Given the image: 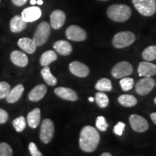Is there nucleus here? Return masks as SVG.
Segmentation results:
<instances>
[{
    "instance_id": "1",
    "label": "nucleus",
    "mask_w": 156,
    "mask_h": 156,
    "mask_svg": "<svg viewBox=\"0 0 156 156\" xmlns=\"http://www.w3.org/2000/svg\"><path fill=\"white\" fill-rule=\"evenodd\" d=\"M100 142V134L96 129L86 126L81 130L80 135V147L84 152L91 153L95 151Z\"/></svg>"
},
{
    "instance_id": "2",
    "label": "nucleus",
    "mask_w": 156,
    "mask_h": 156,
    "mask_svg": "<svg viewBox=\"0 0 156 156\" xmlns=\"http://www.w3.org/2000/svg\"><path fill=\"white\" fill-rule=\"evenodd\" d=\"M107 15L109 18L115 22H125L132 15L130 7L125 5H114L107 9Z\"/></svg>"
},
{
    "instance_id": "3",
    "label": "nucleus",
    "mask_w": 156,
    "mask_h": 156,
    "mask_svg": "<svg viewBox=\"0 0 156 156\" xmlns=\"http://www.w3.org/2000/svg\"><path fill=\"white\" fill-rule=\"evenodd\" d=\"M132 3L143 16H152L156 12V0H132Z\"/></svg>"
},
{
    "instance_id": "4",
    "label": "nucleus",
    "mask_w": 156,
    "mask_h": 156,
    "mask_svg": "<svg viewBox=\"0 0 156 156\" xmlns=\"http://www.w3.org/2000/svg\"><path fill=\"white\" fill-rule=\"evenodd\" d=\"M135 41L134 34L129 31H123L115 35L113 38V46L116 48H125L132 45Z\"/></svg>"
},
{
    "instance_id": "5",
    "label": "nucleus",
    "mask_w": 156,
    "mask_h": 156,
    "mask_svg": "<svg viewBox=\"0 0 156 156\" xmlns=\"http://www.w3.org/2000/svg\"><path fill=\"white\" fill-rule=\"evenodd\" d=\"M51 33V25L47 22H42L37 27L34 38L35 44L37 46L44 45L48 41Z\"/></svg>"
},
{
    "instance_id": "6",
    "label": "nucleus",
    "mask_w": 156,
    "mask_h": 156,
    "mask_svg": "<svg viewBox=\"0 0 156 156\" xmlns=\"http://www.w3.org/2000/svg\"><path fill=\"white\" fill-rule=\"evenodd\" d=\"M54 134V123L49 119H46L42 122L40 131V139L45 144H48L53 139Z\"/></svg>"
},
{
    "instance_id": "7",
    "label": "nucleus",
    "mask_w": 156,
    "mask_h": 156,
    "mask_svg": "<svg viewBox=\"0 0 156 156\" xmlns=\"http://www.w3.org/2000/svg\"><path fill=\"white\" fill-rule=\"evenodd\" d=\"M133 72L132 65L128 62H121L116 64L112 70V75L114 77L123 78L132 75Z\"/></svg>"
},
{
    "instance_id": "8",
    "label": "nucleus",
    "mask_w": 156,
    "mask_h": 156,
    "mask_svg": "<svg viewBox=\"0 0 156 156\" xmlns=\"http://www.w3.org/2000/svg\"><path fill=\"white\" fill-rule=\"evenodd\" d=\"M66 36L73 41H83L87 38V34L83 28L77 25H70L66 30Z\"/></svg>"
},
{
    "instance_id": "9",
    "label": "nucleus",
    "mask_w": 156,
    "mask_h": 156,
    "mask_svg": "<svg viewBox=\"0 0 156 156\" xmlns=\"http://www.w3.org/2000/svg\"><path fill=\"white\" fill-rule=\"evenodd\" d=\"M155 85V80L153 78L145 77L136 84V92L139 95H145L151 92Z\"/></svg>"
},
{
    "instance_id": "10",
    "label": "nucleus",
    "mask_w": 156,
    "mask_h": 156,
    "mask_svg": "<svg viewBox=\"0 0 156 156\" xmlns=\"http://www.w3.org/2000/svg\"><path fill=\"white\" fill-rule=\"evenodd\" d=\"M129 123L132 129L136 132H144L147 131L149 128L147 120L139 115H131L129 117Z\"/></svg>"
},
{
    "instance_id": "11",
    "label": "nucleus",
    "mask_w": 156,
    "mask_h": 156,
    "mask_svg": "<svg viewBox=\"0 0 156 156\" xmlns=\"http://www.w3.org/2000/svg\"><path fill=\"white\" fill-rule=\"evenodd\" d=\"M42 12L38 7H30L23 9L21 17L26 23H32L41 17Z\"/></svg>"
},
{
    "instance_id": "12",
    "label": "nucleus",
    "mask_w": 156,
    "mask_h": 156,
    "mask_svg": "<svg viewBox=\"0 0 156 156\" xmlns=\"http://www.w3.org/2000/svg\"><path fill=\"white\" fill-rule=\"evenodd\" d=\"M69 68L71 73L78 77H85L90 73L89 68L85 64L77 61L70 63Z\"/></svg>"
},
{
    "instance_id": "13",
    "label": "nucleus",
    "mask_w": 156,
    "mask_h": 156,
    "mask_svg": "<svg viewBox=\"0 0 156 156\" xmlns=\"http://www.w3.org/2000/svg\"><path fill=\"white\" fill-rule=\"evenodd\" d=\"M65 20L66 15L63 11L59 10V9L54 10L50 16L51 26L55 30H58L63 26L65 23Z\"/></svg>"
},
{
    "instance_id": "14",
    "label": "nucleus",
    "mask_w": 156,
    "mask_h": 156,
    "mask_svg": "<svg viewBox=\"0 0 156 156\" xmlns=\"http://www.w3.org/2000/svg\"><path fill=\"white\" fill-rule=\"evenodd\" d=\"M55 94L64 100L69 101H76L78 99L77 93L73 89L68 87H59L55 89L54 90Z\"/></svg>"
},
{
    "instance_id": "15",
    "label": "nucleus",
    "mask_w": 156,
    "mask_h": 156,
    "mask_svg": "<svg viewBox=\"0 0 156 156\" xmlns=\"http://www.w3.org/2000/svg\"><path fill=\"white\" fill-rule=\"evenodd\" d=\"M137 71L140 76L151 77L156 74V65L148 62H142L139 64Z\"/></svg>"
},
{
    "instance_id": "16",
    "label": "nucleus",
    "mask_w": 156,
    "mask_h": 156,
    "mask_svg": "<svg viewBox=\"0 0 156 156\" xmlns=\"http://www.w3.org/2000/svg\"><path fill=\"white\" fill-rule=\"evenodd\" d=\"M47 93V87L45 85L41 84L34 87L28 94L29 100L33 102L41 101Z\"/></svg>"
},
{
    "instance_id": "17",
    "label": "nucleus",
    "mask_w": 156,
    "mask_h": 156,
    "mask_svg": "<svg viewBox=\"0 0 156 156\" xmlns=\"http://www.w3.org/2000/svg\"><path fill=\"white\" fill-rule=\"evenodd\" d=\"M11 61L15 65L20 67H25L28 64V58L25 54L20 51H14L10 54Z\"/></svg>"
},
{
    "instance_id": "18",
    "label": "nucleus",
    "mask_w": 156,
    "mask_h": 156,
    "mask_svg": "<svg viewBox=\"0 0 156 156\" xmlns=\"http://www.w3.org/2000/svg\"><path fill=\"white\" fill-rule=\"evenodd\" d=\"M17 45L23 51L30 54H34L36 51L37 47L34 41L29 38H22L19 39Z\"/></svg>"
},
{
    "instance_id": "19",
    "label": "nucleus",
    "mask_w": 156,
    "mask_h": 156,
    "mask_svg": "<svg viewBox=\"0 0 156 156\" xmlns=\"http://www.w3.org/2000/svg\"><path fill=\"white\" fill-rule=\"evenodd\" d=\"M54 48L56 52L62 56H68L73 51L71 44L67 41L60 40L54 43Z\"/></svg>"
},
{
    "instance_id": "20",
    "label": "nucleus",
    "mask_w": 156,
    "mask_h": 156,
    "mask_svg": "<svg viewBox=\"0 0 156 156\" xmlns=\"http://www.w3.org/2000/svg\"><path fill=\"white\" fill-rule=\"evenodd\" d=\"M24 92V87L23 85L20 84L12 89L10 90L8 95L6 98V100L9 103H15L18 101Z\"/></svg>"
},
{
    "instance_id": "21",
    "label": "nucleus",
    "mask_w": 156,
    "mask_h": 156,
    "mask_svg": "<svg viewBox=\"0 0 156 156\" xmlns=\"http://www.w3.org/2000/svg\"><path fill=\"white\" fill-rule=\"evenodd\" d=\"M9 27H10V30L12 33H20L26 28L27 23L23 20L21 16L15 15L11 20Z\"/></svg>"
},
{
    "instance_id": "22",
    "label": "nucleus",
    "mask_w": 156,
    "mask_h": 156,
    "mask_svg": "<svg viewBox=\"0 0 156 156\" xmlns=\"http://www.w3.org/2000/svg\"><path fill=\"white\" fill-rule=\"evenodd\" d=\"M41 121V110L38 108L34 109L27 116V122L30 127L35 129L39 125Z\"/></svg>"
},
{
    "instance_id": "23",
    "label": "nucleus",
    "mask_w": 156,
    "mask_h": 156,
    "mask_svg": "<svg viewBox=\"0 0 156 156\" xmlns=\"http://www.w3.org/2000/svg\"><path fill=\"white\" fill-rule=\"evenodd\" d=\"M57 59V55L56 52L52 50H48L45 51L41 56L40 63L43 67H47L51 63Z\"/></svg>"
},
{
    "instance_id": "24",
    "label": "nucleus",
    "mask_w": 156,
    "mask_h": 156,
    "mask_svg": "<svg viewBox=\"0 0 156 156\" xmlns=\"http://www.w3.org/2000/svg\"><path fill=\"white\" fill-rule=\"evenodd\" d=\"M41 74L43 78L48 84V85L51 86H54L57 84V80L54 76L52 75L50 71V68L48 67H44L41 71Z\"/></svg>"
},
{
    "instance_id": "25",
    "label": "nucleus",
    "mask_w": 156,
    "mask_h": 156,
    "mask_svg": "<svg viewBox=\"0 0 156 156\" xmlns=\"http://www.w3.org/2000/svg\"><path fill=\"white\" fill-rule=\"evenodd\" d=\"M95 87L100 92H108L112 90V82L107 78H102L97 82Z\"/></svg>"
},
{
    "instance_id": "26",
    "label": "nucleus",
    "mask_w": 156,
    "mask_h": 156,
    "mask_svg": "<svg viewBox=\"0 0 156 156\" xmlns=\"http://www.w3.org/2000/svg\"><path fill=\"white\" fill-rule=\"evenodd\" d=\"M119 103L123 106L132 107L135 106L137 103L136 98L132 95H122L118 98Z\"/></svg>"
},
{
    "instance_id": "27",
    "label": "nucleus",
    "mask_w": 156,
    "mask_h": 156,
    "mask_svg": "<svg viewBox=\"0 0 156 156\" xmlns=\"http://www.w3.org/2000/svg\"><path fill=\"white\" fill-rule=\"evenodd\" d=\"M142 56L146 62L156 59V46H151L146 48L142 54Z\"/></svg>"
},
{
    "instance_id": "28",
    "label": "nucleus",
    "mask_w": 156,
    "mask_h": 156,
    "mask_svg": "<svg viewBox=\"0 0 156 156\" xmlns=\"http://www.w3.org/2000/svg\"><path fill=\"white\" fill-rule=\"evenodd\" d=\"M95 101L101 108H106L108 105L109 100L107 95L103 92H98L95 95Z\"/></svg>"
},
{
    "instance_id": "29",
    "label": "nucleus",
    "mask_w": 156,
    "mask_h": 156,
    "mask_svg": "<svg viewBox=\"0 0 156 156\" xmlns=\"http://www.w3.org/2000/svg\"><path fill=\"white\" fill-rule=\"evenodd\" d=\"M12 125L17 132H22L26 126V122L25 117L19 116L13 120Z\"/></svg>"
},
{
    "instance_id": "30",
    "label": "nucleus",
    "mask_w": 156,
    "mask_h": 156,
    "mask_svg": "<svg viewBox=\"0 0 156 156\" xmlns=\"http://www.w3.org/2000/svg\"><path fill=\"white\" fill-rule=\"evenodd\" d=\"M120 85L122 89L124 91H129L130 90H132V87L134 86V80L132 78L130 77H123L121 80L120 82Z\"/></svg>"
},
{
    "instance_id": "31",
    "label": "nucleus",
    "mask_w": 156,
    "mask_h": 156,
    "mask_svg": "<svg viewBox=\"0 0 156 156\" xmlns=\"http://www.w3.org/2000/svg\"><path fill=\"white\" fill-rule=\"evenodd\" d=\"M95 126H96L98 129L101 132H106L107 128L108 127V124L106 119L102 116L97 117L96 121H95Z\"/></svg>"
},
{
    "instance_id": "32",
    "label": "nucleus",
    "mask_w": 156,
    "mask_h": 156,
    "mask_svg": "<svg viewBox=\"0 0 156 156\" xmlns=\"http://www.w3.org/2000/svg\"><path fill=\"white\" fill-rule=\"evenodd\" d=\"M11 87L6 82H0V99H4L8 95Z\"/></svg>"
},
{
    "instance_id": "33",
    "label": "nucleus",
    "mask_w": 156,
    "mask_h": 156,
    "mask_svg": "<svg viewBox=\"0 0 156 156\" xmlns=\"http://www.w3.org/2000/svg\"><path fill=\"white\" fill-rule=\"evenodd\" d=\"M0 156H12V149L6 142L0 143Z\"/></svg>"
},
{
    "instance_id": "34",
    "label": "nucleus",
    "mask_w": 156,
    "mask_h": 156,
    "mask_svg": "<svg viewBox=\"0 0 156 156\" xmlns=\"http://www.w3.org/2000/svg\"><path fill=\"white\" fill-rule=\"evenodd\" d=\"M28 149L32 156H43L42 153L38 151V147L34 142H30L28 145Z\"/></svg>"
},
{
    "instance_id": "35",
    "label": "nucleus",
    "mask_w": 156,
    "mask_h": 156,
    "mask_svg": "<svg viewBox=\"0 0 156 156\" xmlns=\"http://www.w3.org/2000/svg\"><path fill=\"white\" fill-rule=\"evenodd\" d=\"M124 127H125V124L124 122H119L114 128V132L117 135L122 136L123 134V132L124 130Z\"/></svg>"
},
{
    "instance_id": "36",
    "label": "nucleus",
    "mask_w": 156,
    "mask_h": 156,
    "mask_svg": "<svg viewBox=\"0 0 156 156\" xmlns=\"http://www.w3.org/2000/svg\"><path fill=\"white\" fill-rule=\"evenodd\" d=\"M8 114L2 108H0V124H5L8 120Z\"/></svg>"
},
{
    "instance_id": "37",
    "label": "nucleus",
    "mask_w": 156,
    "mask_h": 156,
    "mask_svg": "<svg viewBox=\"0 0 156 156\" xmlns=\"http://www.w3.org/2000/svg\"><path fill=\"white\" fill-rule=\"evenodd\" d=\"M12 3L15 5L20 7V6H23L25 5L27 3V2H28V0H12Z\"/></svg>"
},
{
    "instance_id": "38",
    "label": "nucleus",
    "mask_w": 156,
    "mask_h": 156,
    "mask_svg": "<svg viewBox=\"0 0 156 156\" xmlns=\"http://www.w3.org/2000/svg\"><path fill=\"white\" fill-rule=\"evenodd\" d=\"M151 119L153 120V122L155 123V124L156 125V112H154L153 114H151Z\"/></svg>"
},
{
    "instance_id": "39",
    "label": "nucleus",
    "mask_w": 156,
    "mask_h": 156,
    "mask_svg": "<svg viewBox=\"0 0 156 156\" xmlns=\"http://www.w3.org/2000/svg\"><path fill=\"white\" fill-rule=\"evenodd\" d=\"M101 156H113V155L109 153H103Z\"/></svg>"
},
{
    "instance_id": "40",
    "label": "nucleus",
    "mask_w": 156,
    "mask_h": 156,
    "mask_svg": "<svg viewBox=\"0 0 156 156\" xmlns=\"http://www.w3.org/2000/svg\"><path fill=\"white\" fill-rule=\"evenodd\" d=\"M43 3H44L43 0H37L36 1V4H38V5H43Z\"/></svg>"
},
{
    "instance_id": "41",
    "label": "nucleus",
    "mask_w": 156,
    "mask_h": 156,
    "mask_svg": "<svg viewBox=\"0 0 156 156\" xmlns=\"http://www.w3.org/2000/svg\"><path fill=\"white\" fill-rule=\"evenodd\" d=\"M30 2L32 5H36V0H30Z\"/></svg>"
},
{
    "instance_id": "42",
    "label": "nucleus",
    "mask_w": 156,
    "mask_h": 156,
    "mask_svg": "<svg viewBox=\"0 0 156 156\" xmlns=\"http://www.w3.org/2000/svg\"><path fill=\"white\" fill-rule=\"evenodd\" d=\"M88 100H89L90 102H93V101H94V98H93V97H90Z\"/></svg>"
},
{
    "instance_id": "43",
    "label": "nucleus",
    "mask_w": 156,
    "mask_h": 156,
    "mask_svg": "<svg viewBox=\"0 0 156 156\" xmlns=\"http://www.w3.org/2000/svg\"><path fill=\"white\" fill-rule=\"evenodd\" d=\"M154 103L156 104V98H155V99H154Z\"/></svg>"
},
{
    "instance_id": "44",
    "label": "nucleus",
    "mask_w": 156,
    "mask_h": 156,
    "mask_svg": "<svg viewBox=\"0 0 156 156\" xmlns=\"http://www.w3.org/2000/svg\"><path fill=\"white\" fill-rule=\"evenodd\" d=\"M103 1H106V0H103Z\"/></svg>"
},
{
    "instance_id": "45",
    "label": "nucleus",
    "mask_w": 156,
    "mask_h": 156,
    "mask_svg": "<svg viewBox=\"0 0 156 156\" xmlns=\"http://www.w3.org/2000/svg\"><path fill=\"white\" fill-rule=\"evenodd\" d=\"M0 1H1V0H0Z\"/></svg>"
}]
</instances>
